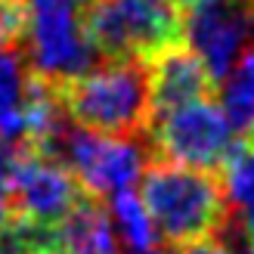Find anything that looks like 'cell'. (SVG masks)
Returning a JSON list of instances; mask_svg holds the SVG:
<instances>
[{
    "instance_id": "obj_1",
    "label": "cell",
    "mask_w": 254,
    "mask_h": 254,
    "mask_svg": "<svg viewBox=\"0 0 254 254\" xmlns=\"http://www.w3.org/2000/svg\"><path fill=\"white\" fill-rule=\"evenodd\" d=\"M139 198L155 223V233L171 248L217 236L230 223V201L223 183L211 171L189 164H152L139 183Z\"/></svg>"
},
{
    "instance_id": "obj_2",
    "label": "cell",
    "mask_w": 254,
    "mask_h": 254,
    "mask_svg": "<svg viewBox=\"0 0 254 254\" xmlns=\"http://www.w3.org/2000/svg\"><path fill=\"white\" fill-rule=\"evenodd\" d=\"M56 96L74 127L106 136H136L152 118L149 71L133 59L87 68L78 78L59 84Z\"/></svg>"
},
{
    "instance_id": "obj_3",
    "label": "cell",
    "mask_w": 254,
    "mask_h": 254,
    "mask_svg": "<svg viewBox=\"0 0 254 254\" xmlns=\"http://www.w3.org/2000/svg\"><path fill=\"white\" fill-rule=\"evenodd\" d=\"M28 68L47 84H65L93 68L96 47L87 28V0H22Z\"/></svg>"
},
{
    "instance_id": "obj_4",
    "label": "cell",
    "mask_w": 254,
    "mask_h": 254,
    "mask_svg": "<svg viewBox=\"0 0 254 254\" xmlns=\"http://www.w3.org/2000/svg\"><path fill=\"white\" fill-rule=\"evenodd\" d=\"M93 47L109 62H149L183 41V19L174 0H87Z\"/></svg>"
},
{
    "instance_id": "obj_5",
    "label": "cell",
    "mask_w": 254,
    "mask_h": 254,
    "mask_svg": "<svg viewBox=\"0 0 254 254\" xmlns=\"http://www.w3.org/2000/svg\"><path fill=\"white\" fill-rule=\"evenodd\" d=\"M53 158L65 164L93 198L127 192L143 174V149L136 136H106L84 127H68L62 133Z\"/></svg>"
},
{
    "instance_id": "obj_6",
    "label": "cell",
    "mask_w": 254,
    "mask_h": 254,
    "mask_svg": "<svg viewBox=\"0 0 254 254\" xmlns=\"http://www.w3.org/2000/svg\"><path fill=\"white\" fill-rule=\"evenodd\" d=\"M149 136L161 158L189 164V168L214 171L223 164L233 146V124L223 109L208 99H195L189 106L171 109L164 115L149 118Z\"/></svg>"
},
{
    "instance_id": "obj_7",
    "label": "cell",
    "mask_w": 254,
    "mask_h": 254,
    "mask_svg": "<svg viewBox=\"0 0 254 254\" xmlns=\"http://www.w3.org/2000/svg\"><path fill=\"white\" fill-rule=\"evenodd\" d=\"M6 186L12 214L44 226H56L84 198V186L78 183V177L59 158L34 149H19Z\"/></svg>"
},
{
    "instance_id": "obj_8",
    "label": "cell",
    "mask_w": 254,
    "mask_h": 254,
    "mask_svg": "<svg viewBox=\"0 0 254 254\" xmlns=\"http://www.w3.org/2000/svg\"><path fill=\"white\" fill-rule=\"evenodd\" d=\"M248 3L245 0H214L198 9H189L183 22V37L189 50L205 62L211 81H223L236 65L248 41Z\"/></svg>"
},
{
    "instance_id": "obj_9",
    "label": "cell",
    "mask_w": 254,
    "mask_h": 254,
    "mask_svg": "<svg viewBox=\"0 0 254 254\" xmlns=\"http://www.w3.org/2000/svg\"><path fill=\"white\" fill-rule=\"evenodd\" d=\"M211 74L192 50L174 44L149 59V106L152 115H164L171 109L205 99Z\"/></svg>"
},
{
    "instance_id": "obj_10",
    "label": "cell",
    "mask_w": 254,
    "mask_h": 254,
    "mask_svg": "<svg viewBox=\"0 0 254 254\" xmlns=\"http://www.w3.org/2000/svg\"><path fill=\"white\" fill-rule=\"evenodd\" d=\"M56 248L65 254H115V226L103 201L84 195L56 223Z\"/></svg>"
},
{
    "instance_id": "obj_11",
    "label": "cell",
    "mask_w": 254,
    "mask_h": 254,
    "mask_svg": "<svg viewBox=\"0 0 254 254\" xmlns=\"http://www.w3.org/2000/svg\"><path fill=\"white\" fill-rule=\"evenodd\" d=\"M28 59L12 47H0V136L12 146H25V96H28Z\"/></svg>"
},
{
    "instance_id": "obj_12",
    "label": "cell",
    "mask_w": 254,
    "mask_h": 254,
    "mask_svg": "<svg viewBox=\"0 0 254 254\" xmlns=\"http://www.w3.org/2000/svg\"><path fill=\"white\" fill-rule=\"evenodd\" d=\"M220 109L233 130L254 127V50L242 53L220 84Z\"/></svg>"
},
{
    "instance_id": "obj_13",
    "label": "cell",
    "mask_w": 254,
    "mask_h": 254,
    "mask_svg": "<svg viewBox=\"0 0 254 254\" xmlns=\"http://www.w3.org/2000/svg\"><path fill=\"white\" fill-rule=\"evenodd\" d=\"M220 168V183L226 201H230V214L254 208V143H233Z\"/></svg>"
},
{
    "instance_id": "obj_14",
    "label": "cell",
    "mask_w": 254,
    "mask_h": 254,
    "mask_svg": "<svg viewBox=\"0 0 254 254\" xmlns=\"http://www.w3.org/2000/svg\"><path fill=\"white\" fill-rule=\"evenodd\" d=\"M109 217H112V226L118 230V236L130 245V251H149L152 245H155V236H158L155 233V223H152L149 211L143 205V198L133 195L130 189L112 195Z\"/></svg>"
},
{
    "instance_id": "obj_15",
    "label": "cell",
    "mask_w": 254,
    "mask_h": 254,
    "mask_svg": "<svg viewBox=\"0 0 254 254\" xmlns=\"http://www.w3.org/2000/svg\"><path fill=\"white\" fill-rule=\"evenodd\" d=\"M25 31V3L0 0V47H16Z\"/></svg>"
},
{
    "instance_id": "obj_16",
    "label": "cell",
    "mask_w": 254,
    "mask_h": 254,
    "mask_svg": "<svg viewBox=\"0 0 254 254\" xmlns=\"http://www.w3.org/2000/svg\"><path fill=\"white\" fill-rule=\"evenodd\" d=\"M177 254H236L233 245L226 239H217V236H208V239H198L192 245H183V248H174Z\"/></svg>"
},
{
    "instance_id": "obj_17",
    "label": "cell",
    "mask_w": 254,
    "mask_h": 254,
    "mask_svg": "<svg viewBox=\"0 0 254 254\" xmlns=\"http://www.w3.org/2000/svg\"><path fill=\"white\" fill-rule=\"evenodd\" d=\"M16 158H19V149L12 146V143H6L3 136H0V186H6L9 174H12V164H16Z\"/></svg>"
},
{
    "instance_id": "obj_18",
    "label": "cell",
    "mask_w": 254,
    "mask_h": 254,
    "mask_svg": "<svg viewBox=\"0 0 254 254\" xmlns=\"http://www.w3.org/2000/svg\"><path fill=\"white\" fill-rule=\"evenodd\" d=\"M9 214H12V208H9V195H6V186H0V226H3V223L9 220Z\"/></svg>"
},
{
    "instance_id": "obj_19",
    "label": "cell",
    "mask_w": 254,
    "mask_h": 254,
    "mask_svg": "<svg viewBox=\"0 0 254 254\" xmlns=\"http://www.w3.org/2000/svg\"><path fill=\"white\" fill-rule=\"evenodd\" d=\"M177 6H186V9H198V6H205V3H214V0H174Z\"/></svg>"
},
{
    "instance_id": "obj_20",
    "label": "cell",
    "mask_w": 254,
    "mask_h": 254,
    "mask_svg": "<svg viewBox=\"0 0 254 254\" xmlns=\"http://www.w3.org/2000/svg\"><path fill=\"white\" fill-rule=\"evenodd\" d=\"M248 31H251V37H254V0L248 3Z\"/></svg>"
},
{
    "instance_id": "obj_21",
    "label": "cell",
    "mask_w": 254,
    "mask_h": 254,
    "mask_svg": "<svg viewBox=\"0 0 254 254\" xmlns=\"http://www.w3.org/2000/svg\"><path fill=\"white\" fill-rule=\"evenodd\" d=\"M245 254H254V236L245 239Z\"/></svg>"
},
{
    "instance_id": "obj_22",
    "label": "cell",
    "mask_w": 254,
    "mask_h": 254,
    "mask_svg": "<svg viewBox=\"0 0 254 254\" xmlns=\"http://www.w3.org/2000/svg\"><path fill=\"white\" fill-rule=\"evenodd\" d=\"M44 254H65V251H62V248H47Z\"/></svg>"
},
{
    "instance_id": "obj_23",
    "label": "cell",
    "mask_w": 254,
    "mask_h": 254,
    "mask_svg": "<svg viewBox=\"0 0 254 254\" xmlns=\"http://www.w3.org/2000/svg\"><path fill=\"white\" fill-rule=\"evenodd\" d=\"M127 254H158V251H152V248H149V251H127Z\"/></svg>"
},
{
    "instance_id": "obj_24",
    "label": "cell",
    "mask_w": 254,
    "mask_h": 254,
    "mask_svg": "<svg viewBox=\"0 0 254 254\" xmlns=\"http://www.w3.org/2000/svg\"><path fill=\"white\" fill-rule=\"evenodd\" d=\"M251 143H254V127H251Z\"/></svg>"
},
{
    "instance_id": "obj_25",
    "label": "cell",
    "mask_w": 254,
    "mask_h": 254,
    "mask_svg": "<svg viewBox=\"0 0 254 254\" xmlns=\"http://www.w3.org/2000/svg\"><path fill=\"white\" fill-rule=\"evenodd\" d=\"M245 3H251V0H245Z\"/></svg>"
}]
</instances>
